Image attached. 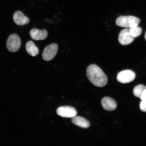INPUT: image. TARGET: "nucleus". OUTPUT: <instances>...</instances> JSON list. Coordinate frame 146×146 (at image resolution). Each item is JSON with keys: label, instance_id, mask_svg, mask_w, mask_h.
<instances>
[{"label": "nucleus", "instance_id": "nucleus-15", "mask_svg": "<svg viewBox=\"0 0 146 146\" xmlns=\"http://www.w3.org/2000/svg\"><path fill=\"white\" fill-rule=\"evenodd\" d=\"M140 109L143 112H146V99L142 100L140 106Z\"/></svg>", "mask_w": 146, "mask_h": 146}, {"label": "nucleus", "instance_id": "nucleus-4", "mask_svg": "<svg viewBox=\"0 0 146 146\" xmlns=\"http://www.w3.org/2000/svg\"><path fill=\"white\" fill-rule=\"evenodd\" d=\"M58 50V46L56 43H52L46 47L43 50L42 58L45 61H48L53 59Z\"/></svg>", "mask_w": 146, "mask_h": 146}, {"label": "nucleus", "instance_id": "nucleus-9", "mask_svg": "<svg viewBox=\"0 0 146 146\" xmlns=\"http://www.w3.org/2000/svg\"><path fill=\"white\" fill-rule=\"evenodd\" d=\"M13 19L15 23L19 26L27 24L30 22L29 18L20 11H17L15 13Z\"/></svg>", "mask_w": 146, "mask_h": 146}, {"label": "nucleus", "instance_id": "nucleus-12", "mask_svg": "<svg viewBox=\"0 0 146 146\" xmlns=\"http://www.w3.org/2000/svg\"><path fill=\"white\" fill-rule=\"evenodd\" d=\"M25 48L27 52L31 56H35L39 54V49L32 41L27 42L25 45Z\"/></svg>", "mask_w": 146, "mask_h": 146}, {"label": "nucleus", "instance_id": "nucleus-2", "mask_svg": "<svg viewBox=\"0 0 146 146\" xmlns=\"http://www.w3.org/2000/svg\"><path fill=\"white\" fill-rule=\"evenodd\" d=\"M140 22L139 18L132 16H120L116 21L118 26L129 29L138 26Z\"/></svg>", "mask_w": 146, "mask_h": 146}, {"label": "nucleus", "instance_id": "nucleus-3", "mask_svg": "<svg viewBox=\"0 0 146 146\" xmlns=\"http://www.w3.org/2000/svg\"><path fill=\"white\" fill-rule=\"evenodd\" d=\"M21 45V41L17 34L11 35L7 39L6 46L7 49L11 52H15L19 50Z\"/></svg>", "mask_w": 146, "mask_h": 146}, {"label": "nucleus", "instance_id": "nucleus-7", "mask_svg": "<svg viewBox=\"0 0 146 146\" xmlns=\"http://www.w3.org/2000/svg\"><path fill=\"white\" fill-rule=\"evenodd\" d=\"M134 39L135 38L130 34L129 28L122 30L119 35V42L123 45L130 44L134 41Z\"/></svg>", "mask_w": 146, "mask_h": 146}, {"label": "nucleus", "instance_id": "nucleus-8", "mask_svg": "<svg viewBox=\"0 0 146 146\" xmlns=\"http://www.w3.org/2000/svg\"><path fill=\"white\" fill-rule=\"evenodd\" d=\"M30 34L32 39L36 41L42 40L46 39L48 32L45 30L33 29L31 30Z\"/></svg>", "mask_w": 146, "mask_h": 146}, {"label": "nucleus", "instance_id": "nucleus-6", "mask_svg": "<svg viewBox=\"0 0 146 146\" xmlns=\"http://www.w3.org/2000/svg\"><path fill=\"white\" fill-rule=\"evenodd\" d=\"M56 113L62 117L73 118L76 116L77 112L74 108L70 106H62L56 110Z\"/></svg>", "mask_w": 146, "mask_h": 146}, {"label": "nucleus", "instance_id": "nucleus-10", "mask_svg": "<svg viewBox=\"0 0 146 146\" xmlns=\"http://www.w3.org/2000/svg\"><path fill=\"white\" fill-rule=\"evenodd\" d=\"M101 104L103 108L108 111H113L117 107L116 102L112 98L108 97L103 98L102 100Z\"/></svg>", "mask_w": 146, "mask_h": 146}, {"label": "nucleus", "instance_id": "nucleus-1", "mask_svg": "<svg viewBox=\"0 0 146 146\" xmlns=\"http://www.w3.org/2000/svg\"><path fill=\"white\" fill-rule=\"evenodd\" d=\"M86 75L89 81L96 87H103L108 83L107 76L101 69L96 65L91 64L87 67Z\"/></svg>", "mask_w": 146, "mask_h": 146}, {"label": "nucleus", "instance_id": "nucleus-11", "mask_svg": "<svg viewBox=\"0 0 146 146\" xmlns=\"http://www.w3.org/2000/svg\"><path fill=\"white\" fill-rule=\"evenodd\" d=\"M72 121L74 125L82 128L88 129L90 126V123L88 120L81 117H74L72 118Z\"/></svg>", "mask_w": 146, "mask_h": 146}, {"label": "nucleus", "instance_id": "nucleus-5", "mask_svg": "<svg viewBox=\"0 0 146 146\" xmlns=\"http://www.w3.org/2000/svg\"><path fill=\"white\" fill-rule=\"evenodd\" d=\"M135 78V74L130 70L121 71L118 73L117 76V81L123 84L130 83L134 80Z\"/></svg>", "mask_w": 146, "mask_h": 146}, {"label": "nucleus", "instance_id": "nucleus-16", "mask_svg": "<svg viewBox=\"0 0 146 146\" xmlns=\"http://www.w3.org/2000/svg\"><path fill=\"white\" fill-rule=\"evenodd\" d=\"M140 99L141 100H143L146 99V88L142 92L140 97Z\"/></svg>", "mask_w": 146, "mask_h": 146}, {"label": "nucleus", "instance_id": "nucleus-14", "mask_svg": "<svg viewBox=\"0 0 146 146\" xmlns=\"http://www.w3.org/2000/svg\"><path fill=\"white\" fill-rule=\"evenodd\" d=\"M130 34L134 38L139 36L142 33V29L138 26L129 28Z\"/></svg>", "mask_w": 146, "mask_h": 146}, {"label": "nucleus", "instance_id": "nucleus-13", "mask_svg": "<svg viewBox=\"0 0 146 146\" xmlns=\"http://www.w3.org/2000/svg\"><path fill=\"white\" fill-rule=\"evenodd\" d=\"M146 88V87L143 85L137 86L133 89V94L136 97L140 98L142 92Z\"/></svg>", "mask_w": 146, "mask_h": 146}, {"label": "nucleus", "instance_id": "nucleus-17", "mask_svg": "<svg viewBox=\"0 0 146 146\" xmlns=\"http://www.w3.org/2000/svg\"><path fill=\"white\" fill-rule=\"evenodd\" d=\"M145 39L146 40V32H145Z\"/></svg>", "mask_w": 146, "mask_h": 146}]
</instances>
